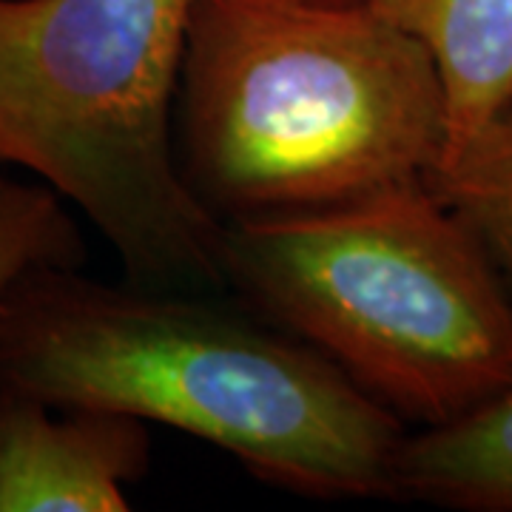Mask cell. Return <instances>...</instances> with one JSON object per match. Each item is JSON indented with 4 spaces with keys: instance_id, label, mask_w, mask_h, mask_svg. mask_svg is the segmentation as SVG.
<instances>
[{
    "instance_id": "ba28073f",
    "label": "cell",
    "mask_w": 512,
    "mask_h": 512,
    "mask_svg": "<svg viewBox=\"0 0 512 512\" xmlns=\"http://www.w3.org/2000/svg\"><path fill=\"white\" fill-rule=\"evenodd\" d=\"M424 185L476 234L512 282V109L444 143Z\"/></svg>"
},
{
    "instance_id": "3957f363",
    "label": "cell",
    "mask_w": 512,
    "mask_h": 512,
    "mask_svg": "<svg viewBox=\"0 0 512 512\" xmlns=\"http://www.w3.org/2000/svg\"><path fill=\"white\" fill-rule=\"evenodd\" d=\"M225 282L367 396L424 427L512 387V296L424 185L225 222Z\"/></svg>"
},
{
    "instance_id": "8992f818",
    "label": "cell",
    "mask_w": 512,
    "mask_h": 512,
    "mask_svg": "<svg viewBox=\"0 0 512 512\" xmlns=\"http://www.w3.org/2000/svg\"><path fill=\"white\" fill-rule=\"evenodd\" d=\"M433 57L447 143L512 106V0H362Z\"/></svg>"
},
{
    "instance_id": "52a82bcc",
    "label": "cell",
    "mask_w": 512,
    "mask_h": 512,
    "mask_svg": "<svg viewBox=\"0 0 512 512\" xmlns=\"http://www.w3.org/2000/svg\"><path fill=\"white\" fill-rule=\"evenodd\" d=\"M396 498L470 512H512V387L473 413L404 436Z\"/></svg>"
},
{
    "instance_id": "6da1fadb",
    "label": "cell",
    "mask_w": 512,
    "mask_h": 512,
    "mask_svg": "<svg viewBox=\"0 0 512 512\" xmlns=\"http://www.w3.org/2000/svg\"><path fill=\"white\" fill-rule=\"evenodd\" d=\"M0 387L157 421L319 498H396L404 424L319 350L194 293L49 265L0 299Z\"/></svg>"
},
{
    "instance_id": "277c9868",
    "label": "cell",
    "mask_w": 512,
    "mask_h": 512,
    "mask_svg": "<svg viewBox=\"0 0 512 512\" xmlns=\"http://www.w3.org/2000/svg\"><path fill=\"white\" fill-rule=\"evenodd\" d=\"M197 0H0V165L72 200L134 285L228 288L225 222L185 183L174 106Z\"/></svg>"
},
{
    "instance_id": "30bf717a",
    "label": "cell",
    "mask_w": 512,
    "mask_h": 512,
    "mask_svg": "<svg viewBox=\"0 0 512 512\" xmlns=\"http://www.w3.org/2000/svg\"><path fill=\"white\" fill-rule=\"evenodd\" d=\"M319 3H362V0H319Z\"/></svg>"
},
{
    "instance_id": "5b68a950",
    "label": "cell",
    "mask_w": 512,
    "mask_h": 512,
    "mask_svg": "<svg viewBox=\"0 0 512 512\" xmlns=\"http://www.w3.org/2000/svg\"><path fill=\"white\" fill-rule=\"evenodd\" d=\"M146 461L143 421L0 387V512L128 510Z\"/></svg>"
},
{
    "instance_id": "8fae6325",
    "label": "cell",
    "mask_w": 512,
    "mask_h": 512,
    "mask_svg": "<svg viewBox=\"0 0 512 512\" xmlns=\"http://www.w3.org/2000/svg\"><path fill=\"white\" fill-rule=\"evenodd\" d=\"M510 109H512V106H510Z\"/></svg>"
},
{
    "instance_id": "7a4b0ae2",
    "label": "cell",
    "mask_w": 512,
    "mask_h": 512,
    "mask_svg": "<svg viewBox=\"0 0 512 512\" xmlns=\"http://www.w3.org/2000/svg\"><path fill=\"white\" fill-rule=\"evenodd\" d=\"M174 120L185 183L222 222L416 183L447 143L433 57L365 3L197 0Z\"/></svg>"
},
{
    "instance_id": "9c48e42d",
    "label": "cell",
    "mask_w": 512,
    "mask_h": 512,
    "mask_svg": "<svg viewBox=\"0 0 512 512\" xmlns=\"http://www.w3.org/2000/svg\"><path fill=\"white\" fill-rule=\"evenodd\" d=\"M80 237L49 185L0 174V299L20 276L49 265H74Z\"/></svg>"
}]
</instances>
